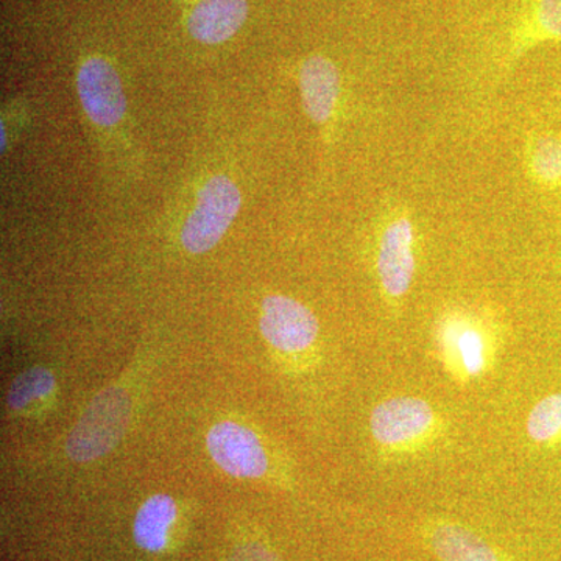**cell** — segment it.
Masks as SVG:
<instances>
[{
    "label": "cell",
    "instance_id": "6da1fadb",
    "mask_svg": "<svg viewBox=\"0 0 561 561\" xmlns=\"http://www.w3.org/2000/svg\"><path fill=\"white\" fill-rule=\"evenodd\" d=\"M131 419V398L121 387L99 393L70 431L66 451L73 461H92L113 451Z\"/></svg>",
    "mask_w": 561,
    "mask_h": 561
},
{
    "label": "cell",
    "instance_id": "7a4b0ae2",
    "mask_svg": "<svg viewBox=\"0 0 561 561\" xmlns=\"http://www.w3.org/2000/svg\"><path fill=\"white\" fill-rule=\"evenodd\" d=\"M438 427L440 416L423 398H391L376 405L370 415L373 440L389 453L419 449L437 435Z\"/></svg>",
    "mask_w": 561,
    "mask_h": 561
},
{
    "label": "cell",
    "instance_id": "3957f363",
    "mask_svg": "<svg viewBox=\"0 0 561 561\" xmlns=\"http://www.w3.org/2000/svg\"><path fill=\"white\" fill-rule=\"evenodd\" d=\"M437 341L446 368L459 381L479 378L494 359L493 332L474 313L456 311L443 317Z\"/></svg>",
    "mask_w": 561,
    "mask_h": 561
},
{
    "label": "cell",
    "instance_id": "277c9868",
    "mask_svg": "<svg viewBox=\"0 0 561 561\" xmlns=\"http://www.w3.org/2000/svg\"><path fill=\"white\" fill-rule=\"evenodd\" d=\"M241 192L228 176H213L202 187L197 203L181 230V243L192 254L213 250L241 209Z\"/></svg>",
    "mask_w": 561,
    "mask_h": 561
},
{
    "label": "cell",
    "instance_id": "5b68a950",
    "mask_svg": "<svg viewBox=\"0 0 561 561\" xmlns=\"http://www.w3.org/2000/svg\"><path fill=\"white\" fill-rule=\"evenodd\" d=\"M376 267L383 298L398 305L411 291L416 271L415 227L408 210H393L383 221Z\"/></svg>",
    "mask_w": 561,
    "mask_h": 561
},
{
    "label": "cell",
    "instance_id": "8992f818",
    "mask_svg": "<svg viewBox=\"0 0 561 561\" xmlns=\"http://www.w3.org/2000/svg\"><path fill=\"white\" fill-rule=\"evenodd\" d=\"M260 328L265 341L284 354H302L319 337L320 324L311 309L286 295L262 301Z\"/></svg>",
    "mask_w": 561,
    "mask_h": 561
},
{
    "label": "cell",
    "instance_id": "52a82bcc",
    "mask_svg": "<svg viewBox=\"0 0 561 561\" xmlns=\"http://www.w3.org/2000/svg\"><path fill=\"white\" fill-rule=\"evenodd\" d=\"M206 446L213 460L232 478L256 479L267 471V454L260 438L234 421H221L210 427Z\"/></svg>",
    "mask_w": 561,
    "mask_h": 561
},
{
    "label": "cell",
    "instance_id": "ba28073f",
    "mask_svg": "<svg viewBox=\"0 0 561 561\" xmlns=\"http://www.w3.org/2000/svg\"><path fill=\"white\" fill-rule=\"evenodd\" d=\"M81 105L88 117L101 127L119 124L127 110L124 88L117 70L103 58H90L77 76Z\"/></svg>",
    "mask_w": 561,
    "mask_h": 561
},
{
    "label": "cell",
    "instance_id": "9c48e42d",
    "mask_svg": "<svg viewBox=\"0 0 561 561\" xmlns=\"http://www.w3.org/2000/svg\"><path fill=\"white\" fill-rule=\"evenodd\" d=\"M545 44H561V0H526L512 25L507 61Z\"/></svg>",
    "mask_w": 561,
    "mask_h": 561
},
{
    "label": "cell",
    "instance_id": "30bf717a",
    "mask_svg": "<svg viewBox=\"0 0 561 561\" xmlns=\"http://www.w3.org/2000/svg\"><path fill=\"white\" fill-rule=\"evenodd\" d=\"M423 535L440 561H508L485 538L461 524L434 519L424 526Z\"/></svg>",
    "mask_w": 561,
    "mask_h": 561
},
{
    "label": "cell",
    "instance_id": "8fae6325",
    "mask_svg": "<svg viewBox=\"0 0 561 561\" xmlns=\"http://www.w3.org/2000/svg\"><path fill=\"white\" fill-rule=\"evenodd\" d=\"M300 91L311 121L328 124L341 95V76L334 62L323 55L306 58L300 68Z\"/></svg>",
    "mask_w": 561,
    "mask_h": 561
},
{
    "label": "cell",
    "instance_id": "7c38bea8",
    "mask_svg": "<svg viewBox=\"0 0 561 561\" xmlns=\"http://www.w3.org/2000/svg\"><path fill=\"white\" fill-rule=\"evenodd\" d=\"M247 14V0H201L192 10L187 28L195 39L213 46L234 36Z\"/></svg>",
    "mask_w": 561,
    "mask_h": 561
},
{
    "label": "cell",
    "instance_id": "4fadbf2b",
    "mask_svg": "<svg viewBox=\"0 0 561 561\" xmlns=\"http://www.w3.org/2000/svg\"><path fill=\"white\" fill-rule=\"evenodd\" d=\"M176 519V504L168 494H154L149 497L133 524V537L144 551L161 552L168 546L169 531Z\"/></svg>",
    "mask_w": 561,
    "mask_h": 561
},
{
    "label": "cell",
    "instance_id": "5bb4252c",
    "mask_svg": "<svg viewBox=\"0 0 561 561\" xmlns=\"http://www.w3.org/2000/svg\"><path fill=\"white\" fill-rule=\"evenodd\" d=\"M527 172L537 186L561 192V135L541 131L531 136L526 150Z\"/></svg>",
    "mask_w": 561,
    "mask_h": 561
},
{
    "label": "cell",
    "instance_id": "9a60e30c",
    "mask_svg": "<svg viewBox=\"0 0 561 561\" xmlns=\"http://www.w3.org/2000/svg\"><path fill=\"white\" fill-rule=\"evenodd\" d=\"M55 376L47 368L35 367L21 373L11 383L7 400L11 409L18 412L31 411L39 408L47 398L54 394Z\"/></svg>",
    "mask_w": 561,
    "mask_h": 561
},
{
    "label": "cell",
    "instance_id": "2e32d148",
    "mask_svg": "<svg viewBox=\"0 0 561 561\" xmlns=\"http://www.w3.org/2000/svg\"><path fill=\"white\" fill-rule=\"evenodd\" d=\"M527 434L540 446L561 445V393H552L535 404L527 419Z\"/></svg>",
    "mask_w": 561,
    "mask_h": 561
},
{
    "label": "cell",
    "instance_id": "e0dca14e",
    "mask_svg": "<svg viewBox=\"0 0 561 561\" xmlns=\"http://www.w3.org/2000/svg\"><path fill=\"white\" fill-rule=\"evenodd\" d=\"M227 561H283L271 549L261 545H245L236 549Z\"/></svg>",
    "mask_w": 561,
    "mask_h": 561
},
{
    "label": "cell",
    "instance_id": "ac0fdd59",
    "mask_svg": "<svg viewBox=\"0 0 561 561\" xmlns=\"http://www.w3.org/2000/svg\"><path fill=\"white\" fill-rule=\"evenodd\" d=\"M2 151H5V131H3V125H2Z\"/></svg>",
    "mask_w": 561,
    "mask_h": 561
}]
</instances>
